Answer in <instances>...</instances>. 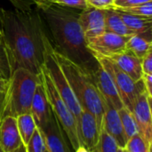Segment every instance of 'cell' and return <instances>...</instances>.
I'll list each match as a JSON object with an SVG mask.
<instances>
[{
  "label": "cell",
  "instance_id": "obj_1",
  "mask_svg": "<svg viewBox=\"0 0 152 152\" xmlns=\"http://www.w3.org/2000/svg\"><path fill=\"white\" fill-rule=\"evenodd\" d=\"M0 25L2 40L9 53L12 70L21 68L40 74L47 36L39 13L32 9L0 8Z\"/></svg>",
  "mask_w": 152,
  "mask_h": 152
},
{
  "label": "cell",
  "instance_id": "obj_2",
  "mask_svg": "<svg viewBox=\"0 0 152 152\" xmlns=\"http://www.w3.org/2000/svg\"><path fill=\"white\" fill-rule=\"evenodd\" d=\"M42 12L52 33L54 50L79 66L94 79L100 63L87 48L79 23L80 12L56 4H52Z\"/></svg>",
  "mask_w": 152,
  "mask_h": 152
},
{
  "label": "cell",
  "instance_id": "obj_3",
  "mask_svg": "<svg viewBox=\"0 0 152 152\" xmlns=\"http://www.w3.org/2000/svg\"><path fill=\"white\" fill-rule=\"evenodd\" d=\"M54 55L83 110H86L95 117L101 130L104 101L94 77L55 50Z\"/></svg>",
  "mask_w": 152,
  "mask_h": 152
},
{
  "label": "cell",
  "instance_id": "obj_4",
  "mask_svg": "<svg viewBox=\"0 0 152 152\" xmlns=\"http://www.w3.org/2000/svg\"><path fill=\"white\" fill-rule=\"evenodd\" d=\"M40 75L41 72L37 75L21 68L13 70L8 81L3 118H17L21 114L30 113L31 102L40 81Z\"/></svg>",
  "mask_w": 152,
  "mask_h": 152
},
{
  "label": "cell",
  "instance_id": "obj_5",
  "mask_svg": "<svg viewBox=\"0 0 152 152\" xmlns=\"http://www.w3.org/2000/svg\"><path fill=\"white\" fill-rule=\"evenodd\" d=\"M41 77L49 104L51 106V110L61 129L63 130L66 137L68 138L69 143L71 144V147L76 151L80 147L77 119L61 98L53 81L44 68V65L41 70Z\"/></svg>",
  "mask_w": 152,
  "mask_h": 152
},
{
  "label": "cell",
  "instance_id": "obj_6",
  "mask_svg": "<svg viewBox=\"0 0 152 152\" xmlns=\"http://www.w3.org/2000/svg\"><path fill=\"white\" fill-rule=\"evenodd\" d=\"M44 68L45 69L51 80L53 81L61 98L73 113L77 119V124H78L83 109L80 106L73 90L71 89L61 66L59 65L55 58L53 46L48 37H46L45 42Z\"/></svg>",
  "mask_w": 152,
  "mask_h": 152
},
{
  "label": "cell",
  "instance_id": "obj_7",
  "mask_svg": "<svg viewBox=\"0 0 152 152\" xmlns=\"http://www.w3.org/2000/svg\"><path fill=\"white\" fill-rule=\"evenodd\" d=\"M97 61L110 74L124 106L131 111L138 96L146 92L142 79L139 81L133 80L110 59L98 58Z\"/></svg>",
  "mask_w": 152,
  "mask_h": 152
},
{
  "label": "cell",
  "instance_id": "obj_8",
  "mask_svg": "<svg viewBox=\"0 0 152 152\" xmlns=\"http://www.w3.org/2000/svg\"><path fill=\"white\" fill-rule=\"evenodd\" d=\"M128 37L105 31L95 37L86 40V45L89 51L96 59H109L126 50V44Z\"/></svg>",
  "mask_w": 152,
  "mask_h": 152
},
{
  "label": "cell",
  "instance_id": "obj_9",
  "mask_svg": "<svg viewBox=\"0 0 152 152\" xmlns=\"http://www.w3.org/2000/svg\"><path fill=\"white\" fill-rule=\"evenodd\" d=\"M151 96L146 92L135 100L131 112L136 121L139 134L149 143H152Z\"/></svg>",
  "mask_w": 152,
  "mask_h": 152
},
{
  "label": "cell",
  "instance_id": "obj_10",
  "mask_svg": "<svg viewBox=\"0 0 152 152\" xmlns=\"http://www.w3.org/2000/svg\"><path fill=\"white\" fill-rule=\"evenodd\" d=\"M44 138L46 150L49 152H70L64 136V132L53 113L49 121L43 126L37 127Z\"/></svg>",
  "mask_w": 152,
  "mask_h": 152
},
{
  "label": "cell",
  "instance_id": "obj_11",
  "mask_svg": "<svg viewBox=\"0 0 152 152\" xmlns=\"http://www.w3.org/2000/svg\"><path fill=\"white\" fill-rule=\"evenodd\" d=\"M79 23L86 40L105 32V10L87 7L79 12Z\"/></svg>",
  "mask_w": 152,
  "mask_h": 152
},
{
  "label": "cell",
  "instance_id": "obj_12",
  "mask_svg": "<svg viewBox=\"0 0 152 152\" xmlns=\"http://www.w3.org/2000/svg\"><path fill=\"white\" fill-rule=\"evenodd\" d=\"M94 82L103 101L107 104L112 106L117 110L124 107L112 77L101 64L94 76Z\"/></svg>",
  "mask_w": 152,
  "mask_h": 152
},
{
  "label": "cell",
  "instance_id": "obj_13",
  "mask_svg": "<svg viewBox=\"0 0 152 152\" xmlns=\"http://www.w3.org/2000/svg\"><path fill=\"white\" fill-rule=\"evenodd\" d=\"M100 131L95 117L92 113L83 110L77 124L80 146L85 147L90 152L94 151L98 142Z\"/></svg>",
  "mask_w": 152,
  "mask_h": 152
},
{
  "label": "cell",
  "instance_id": "obj_14",
  "mask_svg": "<svg viewBox=\"0 0 152 152\" xmlns=\"http://www.w3.org/2000/svg\"><path fill=\"white\" fill-rule=\"evenodd\" d=\"M102 129L115 139L119 148H125L128 140L125 134L118 112L116 109L107 104L105 102L101 130Z\"/></svg>",
  "mask_w": 152,
  "mask_h": 152
},
{
  "label": "cell",
  "instance_id": "obj_15",
  "mask_svg": "<svg viewBox=\"0 0 152 152\" xmlns=\"http://www.w3.org/2000/svg\"><path fill=\"white\" fill-rule=\"evenodd\" d=\"M30 113L35 120L37 127H41L45 126L51 118L53 113L45 91L41 75L40 81L36 87L33 99L31 102Z\"/></svg>",
  "mask_w": 152,
  "mask_h": 152
},
{
  "label": "cell",
  "instance_id": "obj_16",
  "mask_svg": "<svg viewBox=\"0 0 152 152\" xmlns=\"http://www.w3.org/2000/svg\"><path fill=\"white\" fill-rule=\"evenodd\" d=\"M23 145L16 118L4 117L0 120V148L4 152H13Z\"/></svg>",
  "mask_w": 152,
  "mask_h": 152
},
{
  "label": "cell",
  "instance_id": "obj_17",
  "mask_svg": "<svg viewBox=\"0 0 152 152\" xmlns=\"http://www.w3.org/2000/svg\"><path fill=\"white\" fill-rule=\"evenodd\" d=\"M122 71L128 75L133 80L139 81L142 77V60L137 58L130 51L125 50L124 52L109 58Z\"/></svg>",
  "mask_w": 152,
  "mask_h": 152
},
{
  "label": "cell",
  "instance_id": "obj_18",
  "mask_svg": "<svg viewBox=\"0 0 152 152\" xmlns=\"http://www.w3.org/2000/svg\"><path fill=\"white\" fill-rule=\"evenodd\" d=\"M118 12L128 28H130L134 33L142 35L148 40L151 41L152 18L135 16L120 11H118Z\"/></svg>",
  "mask_w": 152,
  "mask_h": 152
},
{
  "label": "cell",
  "instance_id": "obj_19",
  "mask_svg": "<svg viewBox=\"0 0 152 152\" xmlns=\"http://www.w3.org/2000/svg\"><path fill=\"white\" fill-rule=\"evenodd\" d=\"M105 31L123 37L136 35L123 21L118 11L115 8L105 10Z\"/></svg>",
  "mask_w": 152,
  "mask_h": 152
},
{
  "label": "cell",
  "instance_id": "obj_20",
  "mask_svg": "<svg viewBox=\"0 0 152 152\" xmlns=\"http://www.w3.org/2000/svg\"><path fill=\"white\" fill-rule=\"evenodd\" d=\"M126 50L130 51L137 58L142 60L150 51L152 50L151 41L142 35H133L128 37L126 44Z\"/></svg>",
  "mask_w": 152,
  "mask_h": 152
},
{
  "label": "cell",
  "instance_id": "obj_21",
  "mask_svg": "<svg viewBox=\"0 0 152 152\" xmlns=\"http://www.w3.org/2000/svg\"><path fill=\"white\" fill-rule=\"evenodd\" d=\"M18 131L21 139L23 145L25 146L29 139L31 138L35 129L37 128L35 120L31 115V113L21 114L16 118Z\"/></svg>",
  "mask_w": 152,
  "mask_h": 152
},
{
  "label": "cell",
  "instance_id": "obj_22",
  "mask_svg": "<svg viewBox=\"0 0 152 152\" xmlns=\"http://www.w3.org/2000/svg\"><path fill=\"white\" fill-rule=\"evenodd\" d=\"M118 112L121 124H122V126H123V129H124V132L127 140H129L131 137H133L136 134H139L138 126H137V124L134 118L133 113L125 106L121 108L120 110H118Z\"/></svg>",
  "mask_w": 152,
  "mask_h": 152
},
{
  "label": "cell",
  "instance_id": "obj_23",
  "mask_svg": "<svg viewBox=\"0 0 152 152\" xmlns=\"http://www.w3.org/2000/svg\"><path fill=\"white\" fill-rule=\"evenodd\" d=\"M119 149L117 142L113 137L108 134L104 130L100 131L98 142L96 143L95 152H117Z\"/></svg>",
  "mask_w": 152,
  "mask_h": 152
},
{
  "label": "cell",
  "instance_id": "obj_24",
  "mask_svg": "<svg viewBox=\"0 0 152 152\" xmlns=\"http://www.w3.org/2000/svg\"><path fill=\"white\" fill-rule=\"evenodd\" d=\"M12 71L13 70L9 53L3 40H0V77L9 80Z\"/></svg>",
  "mask_w": 152,
  "mask_h": 152
},
{
  "label": "cell",
  "instance_id": "obj_25",
  "mask_svg": "<svg viewBox=\"0 0 152 152\" xmlns=\"http://www.w3.org/2000/svg\"><path fill=\"white\" fill-rule=\"evenodd\" d=\"M151 144L143 139L139 134L131 137L124 148L126 152H151Z\"/></svg>",
  "mask_w": 152,
  "mask_h": 152
},
{
  "label": "cell",
  "instance_id": "obj_26",
  "mask_svg": "<svg viewBox=\"0 0 152 152\" xmlns=\"http://www.w3.org/2000/svg\"><path fill=\"white\" fill-rule=\"evenodd\" d=\"M120 12L129 13L135 16H142L146 18H152V1L147 2L142 4L131 6V7H125L117 9Z\"/></svg>",
  "mask_w": 152,
  "mask_h": 152
},
{
  "label": "cell",
  "instance_id": "obj_27",
  "mask_svg": "<svg viewBox=\"0 0 152 152\" xmlns=\"http://www.w3.org/2000/svg\"><path fill=\"white\" fill-rule=\"evenodd\" d=\"M25 150L26 152H45L46 150L44 138L37 127L35 129L31 138L25 145Z\"/></svg>",
  "mask_w": 152,
  "mask_h": 152
},
{
  "label": "cell",
  "instance_id": "obj_28",
  "mask_svg": "<svg viewBox=\"0 0 152 152\" xmlns=\"http://www.w3.org/2000/svg\"><path fill=\"white\" fill-rule=\"evenodd\" d=\"M52 3L53 4H56L59 6L71 9H78L80 11L89 7L86 0H52Z\"/></svg>",
  "mask_w": 152,
  "mask_h": 152
},
{
  "label": "cell",
  "instance_id": "obj_29",
  "mask_svg": "<svg viewBox=\"0 0 152 152\" xmlns=\"http://www.w3.org/2000/svg\"><path fill=\"white\" fill-rule=\"evenodd\" d=\"M88 6L94 7L97 9L107 10L110 8H114L115 0H86Z\"/></svg>",
  "mask_w": 152,
  "mask_h": 152
},
{
  "label": "cell",
  "instance_id": "obj_30",
  "mask_svg": "<svg viewBox=\"0 0 152 152\" xmlns=\"http://www.w3.org/2000/svg\"><path fill=\"white\" fill-rule=\"evenodd\" d=\"M152 0H115L114 2V8H125V7H131L138 4H142L147 2H151Z\"/></svg>",
  "mask_w": 152,
  "mask_h": 152
},
{
  "label": "cell",
  "instance_id": "obj_31",
  "mask_svg": "<svg viewBox=\"0 0 152 152\" xmlns=\"http://www.w3.org/2000/svg\"><path fill=\"white\" fill-rule=\"evenodd\" d=\"M142 69L143 74L152 75V50L142 59Z\"/></svg>",
  "mask_w": 152,
  "mask_h": 152
},
{
  "label": "cell",
  "instance_id": "obj_32",
  "mask_svg": "<svg viewBox=\"0 0 152 152\" xmlns=\"http://www.w3.org/2000/svg\"><path fill=\"white\" fill-rule=\"evenodd\" d=\"M142 79L146 93L152 97V75L143 74Z\"/></svg>",
  "mask_w": 152,
  "mask_h": 152
},
{
  "label": "cell",
  "instance_id": "obj_33",
  "mask_svg": "<svg viewBox=\"0 0 152 152\" xmlns=\"http://www.w3.org/2000/svg\"><path fill=\"white\" fill-rule=\"evenodd\" d=\"M33 1L34 4L37 6V8L41 10H45L53 4L52 0H33Z\"/></svg>",
  "mask_w": 152,
  "mask_h": 152
},
{
  "label": "cell",
  "instance_id": "obj_34",
  "mask_svg": "<svg viewBox=\"0 0 152 152\" xmlns=\"http://www.w3.org/2000/svg\"><path fill=\"white\" fill-rule=\"evenodd\" d=\"M5 97H6V91H0V120L3 118V113L5 107Z\"/></svg>",
  "mask_w": 152,
  "mask_h": 152
},
{
  "label": "cell",
  "instance_id": "obj_35",
  "mask_svg": "<svg viewBox=\"0 0 152 152\" xmlns=\"http://www.w3.org/2000/svg\"><path fill=\"white\" fill-rule=\"evenodd\" d=\"M8 81L3 77H0V91H6L8 86Z\"/></svg>",
  "mask_w": 152,
  "mask_h": 152
},
{
  "label": "cell",
  "instance_id": "obj_36",
  "mask_svg": "<svg viewBox=\"0 0 152 152\" xmlns=\"http://www.w3.org/2000/svg\"><path fill=\"white\" fill-rule=\"evenodd\" d=\"M75 152H90L87 149H86L85 147H83V146H80L77 151Z\"/></svg>",
  "mask_w": 152,
  "mask_h": 152
},
{
  "label": "cell",
  "instance_id": "obj_37",
  "mask_svg": "<svg viewBox=\"0 0 152 152\" xmlns=\"http://www.w3.org/2000/svg\"><path fill=\"white\" fill-rule=\"evenodd\" d=\"M13 152H26V150H25V146H24V145H21L20 148H18L16 151H14Z\"/></svg>",
  "mask_w": 152,
  "mask_h": 152
},
{
  "label": "cell",
  "instance_id": "obj_38",
  "mask_svg": "<svg viewBox=\"0 0 152 152\" xmlns=\"http://www.w3.org/2000/svg\"><path fill=\"white\" fill-rule=\"evenodd\" d=\"M117 152H126V151H125V150H124V149H121V148H119V149L118 150V151Z\"/></svg>",
  "mask_w": 152,
  "mask_h": 152
},
{
  "label": "cell",
  "instance_id": "obj_39",
  "mask_svg": "<svg viewBox=\"0 0 152 152\" xmlns=\"http://www.w3.org/2000/svg\"><path fill=\"white\" fill-rule=\"evenodd\" d=\"M0 40H2V30H1V25H0Z\"/></svg>",
  "mask_w": 152,
  "mask_h": 152
},
{
  "label": "cell",
  "instance_id": "obj_40",
  "mask_svg": "<svg viewBox=\"0 0 152 152\" xmlns=\"http://www.w3.org/2000/svg\"><path fill=\"white\" fill-rule=\"evenodd\" d=\"M0 152H4L3 151H2V149H1V148H0Z\"/></svg>",
  "mask_w": 152,
  "mask_h": 152
},
{
  "label": "cell",
  "instance_id": "obj_41",
  "mask_svg": "<svg viewBox=\"0 0 152 152\" xmlns=\"http://www.w3.org/2000/svg\"><path fill=\"white\" fill-rule=\"evenodd\" d=\"M45 152H49V151H48L47 150H45Z\"/></svg>",
  "mask_w": 152,
  "mask_h": 152
},
{
  "label": "cell",
  "instance_id": "obj_42",
  "mask_svg": "<svg viewBox=\"0 0 152 152\" xmlns=\"http://www.w3.org/2000/svg\"><path fill=\"white\" fill-rule=\"evenodd\" d=\"M92 152H95V151H92Z\"/></svg>",
  "mask_w": 152,
  "mask_h": 152
}]
</instances>
